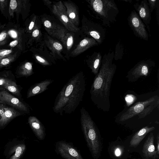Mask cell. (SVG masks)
I'll return each mask as SVG.
<instances>
[{
	"mask_svg": "<svg viewBox=\"0 0 159 159\" xmlns=\"http://www.w3.org/2000/svg\"><path fill=\"white\" fill-rule=\"evenodd\" d=\"M114 52H109L102 57L101 66L90 91V98L98 108L104 112L110 109V90L116 66L113 62Z\"/></svg>",
	"mask_w": 159,
	"mask_h": 159,
	"instance_id": "6da1fadb",
	"label": "cell"
},
{
	"mask_svg": "<svg viewBox=\"0 0 159 159\" xmlns=\"http://www.w3.org/2000/svg\"><path fill=\"white\" fill-rule=\"evenodd\" d=\"M86 87V79L82 71L73 76L56 97L52 107L54 112L61 116L63 112L66 114L74 112L82 100Z\"/></svg>",
	"mask_w": 159,
	"mask_h": 159,
	"instance_id": "7a4b0ae2",
	"label": "cell"
},
{
	"mask_svg": "<svg viewBox=\"0 0 159 159\" xmlns=\"http://www.w3.org/2000/svg\"><path fill=\"white\" fill-rule=\"evenodd\" d=\"M159 96L154 95L143 101L135 102L128 107H125L116 117V121L123 123L131 119L146 118L155 111L159 110Z\"/></svg>",
	"mask_w": 159,
	"mask_h": 159,
	"instance_id": "3957f363",
	"label": "cell"
},
{
	"mask_svg": "<svg viewBox=\"0 0 159 159\" xmlns=\"http://www.w3.org/2000/svg\"><path fill=\"white\" fill-rule=\"evenodd\" d=\"M80 122L87 145L95 159L100 156L102 143L99 130L88 112L82 107L80 110Z\"/></svg>",
	"mask_w": 159,
	"mask_h": 159,
	"instance_id": "277c9868",
	"label": "cell"
},
{
	"mask_svg": "<svg viewBox=\"0 0 159 159\" xmlns=\"http://www.w3.org/2000/svg\"><path fill=\"white\" fill-rule=\"evenodd\" d=\"M86 1L93 13L103 25L110 27L111 24L116 21L119 10L114 0Z\"/></svg>",
	"mask_w": 159,
	"mask_h": 159,
	"instance_id": "5b68a950",
	"label": "cell"
},
{
	"mask_svg": "<svg viewBox=\"0 0 159 159\" xmlns=\"http://www.w3.org/2000/svg\"><path fill=\"white\" fill-rule=\"evenodd\" d=\"M81 31L84 35L93 38L98 44L102 43L106 36L105 29L99 24L83 16L81 21Z\"/></svg>",
	"mask_w": 159,
	"mask_h": 159,
	"instance_id": "8992f818",
	"label": "cell"
},
{
	"mask_svg": "<svg viewBox=\"0 0 159 159\" xmlns=\"http://www.w3.org/2000/svg\"><path fill=\"white\" fill-rule=\"evenodd\" d=\"M155 66V62L152 60L141 61L127 72L126 78L129 82H135L139 78L149 75Z\"/></svg>",
	"mask_w": 159,
	"mask_h": 159,
	"instance_id": "52a82bcc",
	"label": "cell"
},
{
	"mask_svg": "<svg viewBox=\"0 0 159 159\" xmlns=\"http://www.w3.org/2000/svg\"><path fill=\"white\" fill-rule=\"evenodd\" d=\"M40 19L47 34L60 40L67 30L59 24L49 15H42L40 16Z\"/></svg>",
	"mask_w": 159,
	"mask_h": 159,
	"instance_id": "ba28073f",
	"label": "cell"
},
{
	"mask_svg": "<svg viewBox=\"0 0 159 159\" xmlns=\"http://www.w3.org/2000/svg\"><path fill=\"white\" fill-rule=\"evenodd\" d=\"M55 150L57 154L65 159H84L80 152L72 143L65 140L56 142Z\"/></svg>",
	"mask_w": 159,
	"mask_h": 159,
	"instance_id": "9c48e42d",
	"label": "cell"
},
{
	"mask_svg": "<svg viewBox=\"0 0 159 159\" xmlns=\"http://www.w3.org/2000/svg\"><path fill=\"white\" fill-rule=\"evenodd\" d=\"M127 19L129 25L134 34L141 39L148 41L149 35L146 26L135 10L131 11Z\"/></svg>",
	"mask_w": 159,
	"mask_h": 159,
	"instance_id": "30bf717a",
	"label": "cell"
},
{
	"mask_svg": "<svg viewBox=\"0 0 159 159\" xmlns=\"http://www.w3.org/2000/svg\"><path fill=\"white\" fill-rule=\"evenodd\" d=\"M51 9L67 30L74 33L80 30V29L75 26L70 20L66 13V8L61 1L55 2Z\"/></svg>",
	"mask_w": 159,
	"mask_h": 159,
	"instance_id": "8fae6325",
	"label": "cell"
},
{
	"mask_svg": "<svg viewBox=\"0 0 159 159\" xmlns=\"http://www.w3.org/2000/svg\"><path fill=\"white\" fill-rule=\"evenodd\" d=\"M43 40L51 55L56 60L58 59L66 61L62 54L64 48L60 42L53 39L46 32L44 33Z\"/></svg>",
	"mask_w": 159,
	"mask_h": 159,
	"instance_id": "7c38bea8",
	"label": "cell"
},
{
	"mask_svg": "<svg viewBox=\"0 0 159 159\" xmlns=\"http://www.w3.org/2000/svg\"><path fill=\"white\" fill-rule=\"evenodd\" d=\"M39 48L36 49L34 57L40 65L44 66H50L55 64L56 60L51 55L43 40L39 43Z\"/></svg>",
	"mask_w": 159,
	"mask_h": 159,
	"instance_id": "4fadbf2b",
	"label": "cell"
},
{
	"mask_svg": "<svg viewBox=\"0 0 159 159\" xmlns=\"http://www.w3.org/2000/svg\"><path fill=\"white\" fill-rule=\"evenodd\" d=\"M134 6L139 17L149 30V25L152 18L147 0H143L140 3H136Z\"/></svg>",
	"mask_w": 159,
	"mask_h": 159,
	"instance_id": "5bb4252c",
	"label": "cell"
},
{
	"mask_svg": "<svg viewBox=\"0 0 159 159\" xmlns=\"http://www.w3.org/2000/svg\"><path fill=\"white\" fill-rule=\"evenodd\" d=\"M0 103L9 105L21 111H28V108L25 104L6 91L0 92Z\"/></svg>",
	"mask_w": 159,
	"mask_h": 159,
	"instance_id": "9a60e30c",
	"label": "cell"
},
{
	"mask_svg": "<svg viewBox=\"0 0 159 159\" xmlns=\"http://www.w3.org/2000/svg\"><path fill=\"white\" fill-rule=\"evenodd\" d=\"M98 45V43L93 38L86 37L81 40L71 51L70 56L71 57H76L89 48Z\"/></svg>",
	"mask_w": 159,
	"mask_h": 159,
	"instance_id": "2e32d148",
	"label": "cell"
},
{
	"mask_svg": "<svg viewBox=\"0 0 159 159\" xmlns=\"http://www.w3.org/2000/svg\"><path fill=\"white\" fill-rule=\"evenodd\" d=\"M154 139L153 133L151 132L143 144L142 152L147 159H155L159 157L154 145Z\"/></svg>",
	"mask_w": 159,
	"mask_h": 159,
	"instance_id": "e0dca14e",
	"label": "cell"
},
{
	"mask_svg": "<svg viewBox=\"0 0 159 159\" xmlns=\"http://www.w3.org/2000/svg\"><path fill=\"white\" fill-rule=\"evenodd\" d=\"M62 2L66 8V13L70 20L75 26L78 27L80 24V20L77 7L70 0L63 1Z\"/></svg>",
	"mask_w": 159,
	"mask_h": 159,
	"instance_id": "ac0fdd59",
	"label": "cell"
},
{
	"mask_svg": "<svg viewBox=\"0 0 159 159\" xmlns=\"http://www.w3.org/2000/svg\"><path fill=\"white\" fill-rule=\"evenodd\" d=\"M28 122L37 138L40 140L44 139L46 136L45 129L42 122L34 116H30Z\"/></svg>",
	"mask_w": 159,
	"mask_h": 159,
	"instance_id": "d6986e66",
	"label": "cell"
},
{
	"mask_svg": "<svg viewBox=\"0 0 159 159\" xmlns=\"http://www.w3.org/2000/svg\"><path fill=\"white\" fill-rule=\"evenodd\" d=\"M102 60V55L99 52H94L91 56H89L86 60L87 66L95 75L99 72Z\"/></svg>",
	"mask_w": 159,
	"mask_h": 159,
	"instance_id": "ffe728a7",
	"label": "cell"
},
{
	"mask_svg": "<svg viewBox=\"0 0 159 159\" xmlns=\"http://www.w3.org/2000/svg\"><path fill=\"white\" fill-rule=\"evenodd\" d=\"M155 129L153 126H147L137 132L133 136L130 142V146L136 148L140 144L144 138L149 133Z\"/></svg>",
	"mask_w": 159,
	"mask_h": 159,
	"instance_id": "44dd1931",
	"label": "cell"
},
{
	"mask_svg": "<svg viewBox=\"0 0 159 159\" xmlns=\"http://www.w3.org/2000/svg\"><path fill=\"white\" fill-rule=\"evenodd\" d=\"M53 80L51 79H46L40 82L35 84L30 88L28 93L27 98L39 94L48 89V87L52 83Z\"/></svg>",
	"mask_w": 159,
	"mask_h": 159,
	"instance_id": "7402d4cb",
	"label": "cell"
},
{
	"mask_svg": "<svg viewBox=\"0 0 159 159\" xmlns=\"http://www.w3.org/2000/svg\"><path fill=\"white\" fill-rule=\"evenodd\" d=\"M4 109V112L0 118L1 127L4 126L11 120L20 115V112L13 108L6 107Z\"/></svg>",
	"mask_w": 159,
	"mask_h": 159,
	"instance_id": "603a6c76",
	"label": "cell"
},
{
	"mask_svg": "<svg viewBox=\"0 0 159 159\" xmlns=\"http://www.w3.org/2000/svg\"><path fill=\"white\" fill-rule=\"evenodd\" d=\"M74 33L67 30L60 41L68 55L74 43Z\"/></svg>",
	"mask_w": 159,
	"mask_h": 159,
	"instance_id": "cb8c5ba5",
	"label": "cell"
},
{
	"mask_svg": "<svg viewBox=\"0 0 159 159\" xmlns=\"http://www.w3.org/2000/svg\"><path fill=\"white\" fill-rule=\"evenodd\" d=\"M0 85L14 94L19 95L20 93L17 85L14 81L7 79L0 80Z\"/></svg>",
	"mask_w": 159,
	"mask_h": 159,
	"instance_id": "d4e9b609",
	"label": "cell"
},
{
	"mask_svg": "<svg viewBox=\"0 0 159 159\" xmlns=\"http://www.w3.org/2000/svg\"><path fill=\"white\" fill-rule=\"evenodd\" d=\"M42 23L40 20H37L32 33V39L39 43L43 41V36L41 30Z\"/></svg>",
	"mask_w": 159,
	"mask_h": 159,
	"instance_id": "484cf974",
	"label": "cell"
},
{
	"mask_svg": "<svg viewBox=\"0 0 159 159\" xmlns=\"http://www.w3.org/2000/svg\"><path fill=\"white\" fill-rule=\"evenodd\" d=\"M25 149L26 146L24 144H19L14 146L10 152H15V153L9 159H19L22 155Z\"/></svg>",
	"mask_w": 159,
	"mask_h": 159,
	"instance_id": "4316f807",
	"label": "cell"
},
{
	"mask_svg": "<svg viewBox=\"0 0 159 159\" xmlns=\"http://www.w3.org/2000/svg\"><path fill=\"white\" fill-rule=\"evenodd\" d=\"M20 74L24 76H29L33 74L32 64L26 62L21 67Z\"/></svg>",
	"mask_w": 159,
	"mask_h": 159,
	"instance_id": "83f0119b",
	"label": "cell"
},
{
	"mask_svg": "<svg viewBox=\"0 0 159 159\" xmlns=\"http://www.w3.org/2000/svg\"><path fill=\"white\" fill-rule=\"evenodd\" d=\"M136 96L132 93L127 94L125 97L126 102L125 107H129L136 102L137 99Z\"/></svg>",
	"mask_w": 159,
	"mask_h": 159,
	"instance_id": "f1b7e54d",
	"label": "cell"
},
{
	"mask_svg": "<svg viewBox=\"0 0 159 159\" xmlns=\"http://www.w3.org/2000/svg\"><path fill=\"white\" fill-rule=\"evenodd\" d=\"M123 49L120 45L117 44L116 46V51L114 54V58L115 60H117L119 59V57H121L122 56Z\"/></svg>",
	"mask_w": 159,
	"mask_h": 159,
	"instance_id": "f546056e",
	"label": "cell"
},
{
	"mask_svg": "<svg viewBox=\"0 0 159 159\" xmlns=\"http://www.w3.org/2000/svg\"><path fill=\"white\" fill-rule=\"evenodd\" d=\"M150 10L151 13L155 9L157 4L159 3V0H147Z\"/></svg>",
	"mask_w": 159,
	"mask_h": 159,
	"instance_id": "4dcf8cb0",
	"label": "cell"
},
{
	"mask_svg": "<svg viewBox=\"0 0 159 159\" xmlns=\"http://www.w3.org/2000/svg\"><path fill=\"white\" fill-rule=\"evenodd\" d=\"M17 6V3L16 0H11L10 3V10H13L15 9Z\"/></svg>",
	"mask_w": 159,
	"mask_h": 159,
	"instance_id": "1f68e13d",
	"label": "cell"
},
{
	"mask_svg": "<svg viewBox=\"0 0 159 159\" xmlns=\"http://www.w3.org/2000/svg\"><path fill=\"white\" fill-rule=\"evenodd\" d=\"M115 155L117 157L120 156L122 154V150L119 147L116 148L114 151Z\"/></svg>",
	"mask_w": 159,
	"mask_h": 159,
	"instance_id": "d6a6232c",
	"label": "cell"
},
{
	"mask_svg": "<svg viewBox=\"0 0 159 159\" xmlns=\"http://www.w3.org/2000/svg\"><path fill=\"white\" fill-rule=\"evenodd\" d=\"M155 9L156 11L157 20V24L159 26V3H158Z\"/></svg>",
	"mask_w": 159,
	"mask_h": 159,
	"instance_id": "836d02e7",
	"label": "cell"
},
{
	"mask_svg": "<svg viewBox=\"0 0 159 159\" xmlns=\"http://www.w3.org/2000/svg\"><path fill=\"white\" fill-rule=\"evenodd\" d=\"M44 5L47 6L50 9L51 8V6L52 2L49 0H43Z\"/></svg>",
	"mask_w": 159,
	"mask_h": 159,
	"instance_id": "e575fe53",
	"label": "cell"
},
{
	"mask_svg": "<svg viewBox=\"0 0 159 159\" xmlns=\"http://www.w3.org/2000/svg\"><path fill=\"white\" fill-rule=\"evenodd\" d=\"M157 150L156 152L158 155L159 154V134L158 133L157 135Z\"/></svg>",
	"mask_w": 159,
	"mask_h": 159,
	"instance_id": "d590c367",
	"label": "cell"
},
{
	"mask_svg": "<svg viewBox=\"0 0 159 159\" xmlns=\"http://www.w3.org/2000/svg\"><path fill=\"white\" fill-rule=\"evenodd\" d=\"M11 50H10L4 51L0 52V56H3L5 55L9 54L11 53Z\"/></svg>",
	"mask_w": 159,
	"mask_h": 159,
	"instance_id": "8d00e7d4",
	"label": "cell"
},
{
	"mask_svg": "<svg viewBox=\"0 0 159 159\" xmlns=\"http://www.w3.org/2000/svg\"><path fill=\"white\" fill-rule=\"evenodd\" d=\"M8 33L13 38H16L17 36L16 33L14 30H10Z\"/></svg>",
	"mask_w": 159,
	"mask_h": 159,
	"instance_id": "74e56055",
	"label": "cell"
},
{
	"mask_svg": "<svg viewBox=\"0 0 159 159\" xmlns=\"http://www.w3.org/2000/svg\"><path fill=\"white\" fill-rule=\"evenodd\" d=\"M6 106L3 104H0V118L1 115L4 113V108Z\"/></svg>",
	"mask_w": 159,
	"mask_h": 159,
	"instance_id": "f35d334b",
	"label": "cell"
},
{
	"mask_svg": "<svg viewBox=\"0 0 159 159\" xmlns=\"http://www.w3.org/2000/svg\"><path fill=\"white\" fill-rule=\"evenodd\" d=\"M6 34L5 32H2L0 34V41L3 40L6 38Z\"/></svg>",
	"mask_w": 159,
	"mask_h": 159,
	"instance_id": "ab89813d",
	"label": "cell"
},
{
	"mask_svg": "<svg viewBox=\"0 0 159 159\" xmlns=\"http://www.w3.org/2000/svg\"><path fill=\"white\" fill-rule=\"evenodd\" d=\"M18 43V41L16 40L11 42L10 43V46L11 47H14L16 46Z\"/></svg>",
	"mask_w": 159,
	"mask_h": 159,
	"instance_id": "60d3db41",
	"label": "cell"
},
{
	"mask_svg": "<svg viewBox=\"0 0 159 159\" xmlns=\"http://www.w3.org/2000/svg\"><path fill=\"white\" fill-rule=\"evenodd\" d=\"M122 1H125L126 2H132V1L131 0H121Z\"/></svg>",
	"mask_w": 159,
	"mask_h": 159,
	"instance_id": "b9f144b4",
	"label": "cell"
},
{
	"mask_svg": "<svg viewBox=\"0 0 159 159\" xmlns=\"http://www.w3.org/2000/svg\"><path fill=\"white\" fill-rule=\"evenodd\" d=\"M4 1V0H0V2H3Z\"/></svg>",
	"mask_w": 159,
	"mask_h": 159,
	"instance_id": "7bdbcfd3",
	"label": "cell"
}]
</instances>
